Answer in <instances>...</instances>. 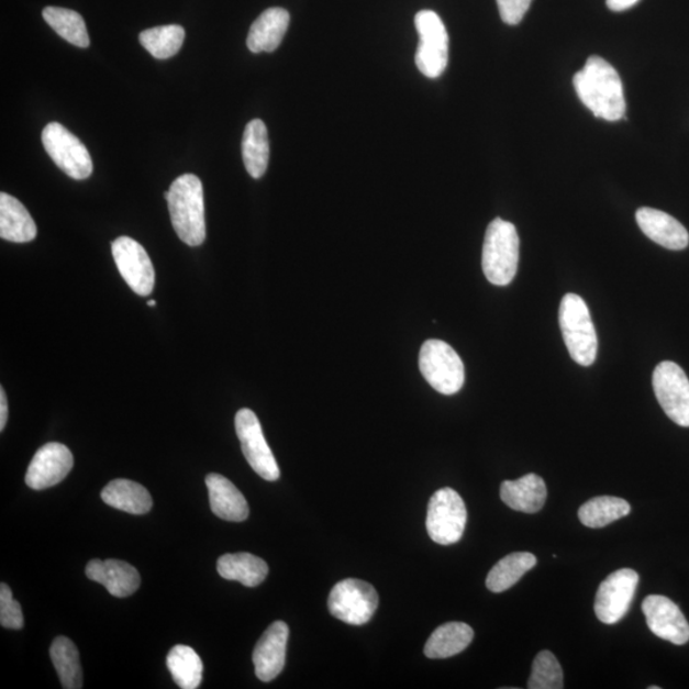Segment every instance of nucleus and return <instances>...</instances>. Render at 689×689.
Listing matches in <instances>:
<instances>
[{"mask_svg":"<svg viewBox=\"0 0 689 689\" xmlns=\"http://www.w3.org/2000/svg\"><path fill=\"white\" fill-rule=\"evenodd\" d=\"M578 99L597 118L608 122L621 121L625 114V100L620 75L612 65L597 55L586 62L574 77Z\"/></svg>","mask_w":689,"mask_h":689,"instance_id":"1","label":"nucleus"},{"mask_svg":"<svg viewBox=\"0 0 689 689\" xmlns=\"http://www.w3.org/2000/svg\"><path fill=\"white\" fill-rule=\"evenodd\" d=\"M166 201L171 224L181 242L198 247L205 240L203 187L200 178L185 174L173 181Z\"/></svg>","mask_w":689,"mask_h":689,"instance_id":"2","label":"nucleus"},{"mask_svg":"<svg viewBox=\"0 0 689 689\" xmlns=\"http://www.w3.org/2000/svg\"><path fill=\"white\" fill-rule=\"evenodd\" d=\"M520 237L509 221L494 219L489 224L482 245V271L490 284L507 287L518 274Z\"/></svg>","mask_w":689,"mask_h":689,"instance_id":"3","label":"nucleus"},{"mask_svg":"<svg viewBox=\"0 0 689 689\" xmlns=\"http://www.w3.org/2000/svg\"><path fill=\"white\" fill-rule=\"evenodd\" d=\"M562 334L571 358L580 366L590 367L598 355V336L588 304L581 297L566 295L559 307Z\"/></svg>","mask_w":689,"mask_h":689,"instance_id":"4","label":"nucleus"},{"mask_svg":"<svg viewBox=\"0 0 689 689\" xmlns=\"http://www.w3.org/2000/svg\"><path fill=\"white\" fill-rule=\"evenodd\" d=\"M419 368L425 381L442 394H455L465 384L462 358L447 343L427 340L419 354Z\"/></svg>","mask_w":689,"mask_h":689,"instance_id":"5","label":"nucleus"},{"mask_svg":"<svg viewBox=\"0 0 689 689\" xmlns=\"http://www.w3.org/2000/svg\"><path fill=\"white\" fill-rule=\"evenodd\" d=\"M467 522L466 505L456 490L443 488L427 504L426 530L433 542L451 545L463 537Z\"/></svg>","mask_w":689,"mask_h":689,"instance_id":"6","label":"nucleus"},{"mask_svg":"<svg viewBox=\"0 0 689 689\" xmlns=\"http://www.w3.org/2000/svg\"><path fill=\"white\" fill-rule=\"evenodd\" d=\"M419 45L415 63L427 78H438L448 65V34L445 23L433 11H421L415 15Z\"/></svg>","mask_w":689,"mask_h":689,"instance_id":"7","label":"nucleus"},{"mask_svg":"<svg viewBox=\"0 0 689 689\" xmlns=\"http://www.w3.org/2000/svg\"><path fill=\"white\" fill-rule=\"evenodd\" d=\"M42 140L47 155L68 177L84 180L91 176L93 164L89 149L66 126L57 122L47 124Z\"/></svg>","mask_w":689,"mask_h":689,"instance_id":"8","label":"nucleus"},{"mask_svg":"<svg viewBox=\"0 0 689 689\" xmlns=\"http://www.w3.org/2000/svg\"><path fill=\"white\" fill-rule=\"evenodd\" d=\"M378 608V593L366 581L347 578L331 590L329 598L330 613L347 624H366Z\"/></svg>","mask_w":689,"mask_h":689,"instance_id":"9","label":"nucleus"},{"mask_svg":"<svg viewBox=\"0 0 689 689\" xmlns=\"http://www.w3.org/2000/svg\"><path fill=\"white\" fill-rule=\"evenodd\" d=\"M235 431L241 441L242 451L252 469L267 481L280 478V467L271 448L267 445L263 426L251 409L237 411Z\"/></svg>","mask_w":689,"mask_h":689,"instance_id":"10","label":"nucleus"},{"mask_svg":"<svg viewBox=\"0 0 689 689\" xmlns=\"http://www.w3.org/2000/svg\"><path fill=\"white\" fill-rule=\"evenodd\" d=\"M653 386L665 414L680 426H689V379L673 362H663L654 370Z\"/></svg>","mask_w":689,"mask_h":689,"instance_id":"11","label":"nucleus"},{"mask_svg":"<svg viewBox=\"0 0 689 689\" xmlns=\"http://www.w3.org/2000/svg\"><path fill=\"white\" fill-rule=\"evenodd\" d=\"M638 581L636 571L623 568L600 584L593 609L601 623L615 624L629 613Z\"/></svg>","mask_w":689,"mask_h":689,"instance_id":"12","label":"nucleus"},{"mask_svg":"<svg viewBox=\"0 0 689 689\" xmlns=\"http://www.w3.org/2000/svg\"><path fill=\"white\" fill-rule=\"evenodd\" d=\"M115 265L129 287L141 297L152 295L155 268L147 252L132 237L121 236L112 243Z\"/></svg>","mask_w":689,"mask_h":689,"instance_id":"13","label":"nucleus"},{"mask_svg":"<svg viewBox=\"0 0 689 689\" xmlns=\"http://www.w3.org/2000/svg\"><path fill=\"white\" fill-rule=\"evenodd\" d=\"M74 464V455L68 447L62 443H47L31 459L26 485L35 490L57 486L73 470Z\"/></svg>","mask_w":689,"mask_h":689,"instance_id":"14","label":"nucleus"},{"mask_svg":"<svg viewBox=\"0 0 689 689\" xmlns=\"http://www.w3.org/2000/svg\"><path fill=\"white\" fill-rule=\"evenodd\" d=\"M643 612L648 629L655 636L675 645L689 641V624L676 603L663 596H651L644 600Z\"/></svg>","mask_w":689,"mask_h":689,"instance_id":"15","label":"nucleus"},{"mask_svg":"<svg viewBox=\"0 0 689 689\" xmlns=\"http://www.w3.org/2000/svg\"><path fill=\"white\" fill-rule=\"evenodd\" d=\"M288 640V624L281 621L269 625L259 638L253 652V664L257 678L263 682H271L282 671L287 659Z\"/></svg>","mask_w":689,"mask_h":689,"instance_id":"16","label":"nucleus"},{"mask_svg":"<svg viewBox=\"0 0 689 689\" xmlns=\"http://www.w3.org/2000/svg\"><path fill=\"white\" fill-rule=\"evenodd\" d=\"M86 576L91 581L105 586V589L115 598L133 596L141 585V576L136 568L126 562L118 559H92L86 567Z\"/></svg>","mask_w":689,"mask_h":689,"instance_id":"17","label":"nucleus"},{"mask_svg":"<svg viewBox=\"0 0 689 689\" xmlns=\"http://www.w3.org/2000/svg\"><path fill=\"white\" fill-rule=\"evenodd\" d=\"M636 220L643 233L662 247L671 251H682L688 247L687 229L667 212L643 208L637 210Z\"/></svg>","mask_w":689,"mask_h":689,"instance_id":"18","label":"nucleus"},{"mask_svg":"<svg viewBox=\"0 0 689 689\" xmlns=\"http://www.w3.org/2000/svg\"><path fill=\"white\" fill-rule=\"evenodd\" d=\"M210 504L213 513L225 521L242 522L249 516V505L241 490L220 474H210L205 478Z\"/></svg>","mask_w":689,"mask_h":689,"instance_id":"19","label":"nucleus"},{"mask_svg":"<svg viewBox=\"0 0 689 689\" xmlns=\"http://www.w3.org/2000/svg\"><path fill=\"white\" fill-rule=\"evenodd\" d=\"M290 23V14L280 7L268 8L251 26L247 46L252 53H273L279 47Z\"/></svg>","mask_w":689,"mask_h":689,"instance_id":"20","label":"nucleus"},{"mask_svg":"<svg viewBox=\"0 0 689 689\" xmlns=\"http://www.w3.org/2000/svg\"><path fill=\"white\" fill-rule=\"evenodd\" d=\"M548 490L536 474H527L518 480H505L501 486L502 501L510 509L524 513H536L545 504Z\"/></svg>","mask_w":689,"mask_h":689,"instance_id":"21","label":"nucleus"},{"mask_svg":"<svg viewBox=\"0 0 689 689\" xmlns=\"http://www.w3.org/2000/svg\"><path fill=\"white\" fill-rule=\"evenodd\" d=\"M37 227L30 212L18 198L0 193V236L13 243L33 242Z\"/></svg>","mask_w":689,"mask_h":689,"instance_id":"22","label":"nucleus"},{"mask_svg":"<svg viewBox=\"0 0 689 689\" xmlns=\"http://www.w3.org/2000/svg\"><path fill=\"white\" fill-rule=\"evenodd\" d=\"M101 499L113 509L132 514H145L153 509V497L136 481L116 479L102 489Z\"/></svg>","mask_w":689,"mask_h":689,"instance_id":"23","label":"nucleus"},{"mask_svg":"<svg viewBox=\"0 0 689 689\" xmlns=\"http://www.w3.org/2000/svg\"><path fill=\"white\" fill-rule=\"evenodd\" d=\"M474 631L463 622H449L432 633L426 641L424 654L430 659H447L463 653L471 644Z\"/></svg>","mask_w":689,"mask_h":689,"instance_id":"24","label":"nucleus"},{"mask_svg":"<svg viewBox=\"0 0 689 689\" xmlns=\"http://www.w3.org/2000/svg\"><path fill=\"white\" fill-rule=\"evenodd\" d=\"M218 573L225 580L256 588L266 580L268 566L264 559L249 553L225 554L218 560Z\"/></svg>","mask_w":689,"mask_h":689,"instance_id":"25","label":"nucleus"},{"mask_svg":"<svg viewBox=\"0 0 689 689\" xmlns=\"http://www.w3.org/2000/svg\"><path fill=\"white\" fill-rule=\"evenodd\" d=\"M243 162L249 176L263 178L269 162V141L266 124L260 119H253L245 126L242 142Z\"/></svg>","mask_w":689,"mask_h":689,"instance_id":"26","label":"nucleus"},{"mask_svg":"<svg viewBox=\"0 0 689 689\" xmlns=\"http://www.w3.org/2000/svg\"><path fill=\"white\" fill-rule=\"evenodd\" d=\"M537 564V559L532 553L516 552L510 554L499 560L498 564L490 569L487 577V588L492 592H503L512 588L520 581L530 569Z\"/></svg>","mask_w":689,"mask_h":689,"instance_id":"27","label":"nucleus"},{"mask_svg":"<svg viewBox=\"0 0 689 689\" xmlns=\"http://www.w3.org/2000/svg\"><path fill=\"white\" fill-rule=\"evenodd\" d=\"M166 665L174 682L181 689H196L201 686L203 664L200 655L186 645L174 646L166 657Z\"/></svg>","mask_w":689,"mask_h":689,"instance_id":"28","label":"nucleus"},{"mask_svg":"<svg viewBox=\"0 0 689 689\" xmlns=\"http://www.w3.org/2000/svg\"><path fill=\"white\" fill-rule=\"evenodd\" d=\"M631 505L627 501L616 497H597L590 499L578 510V519L585 526L591 529L604 527L612 522L629 516Z\"/></svg>","mask_w":689,"mask_h":689,"instance_id":"29","label":"nucleus"},{"mask_svg":"<svg viewBox=\"0 0 689 689\" xmlns=\"http://www.w3.org/2000/svg\"><path fill=\"white\" fill-rule=\"evenodd\" d=\"M51 657L63 688H82V668L73 641L63 636L55 638L51 647Z\"/></svg>","mask_w":689,"mask_h":689,"instance_id":"30","label":"nucleus"},{"mask_svg":"<svg viewBox=\"0 0 689 689\" xmlns=\"http://www.w3.org/2000/svg\"><path fill=\"white\" fill-rule=\"evenodd\" d=\"M43 18L55 33L78 47H89L90 37L81 14L67 8L46 7Z\"/></svg>","mask_w":689,"mask_h":689,"instance_id":"31","label":"nucleus"},{"mask_svg":"<svg viewBox=\"0 0 689 689\" xmlns=\"http://www.w3.org/2000/svg\"><path fill=\"white\" fill-rule=\"evenodd\" d=\"M186 38L179 25L157 26L140 34V43L156 59H169L178 54Z\"/></svg>","mask_w":689,"mask_h":689,"instance_id":"32","label":"nucleus"},{"mask_svg":"<svg viewBox=\"0 0 689 689\" xmlns=\"http://www.w3.org/2000/svg\"><path fill=\"white\" fill-rule=\"evenodd\" d=\"M527 687L530 689L564 688V671L557 657L551 652L538 653L535 657Z\"/></svg>","mask_w":689,"mask_h":689,"instance_id":"33","label":"nucleus"},{"mask_svg":"<svg viewBox=\"0 0 689 689\" xmlns=\"http://www.w3.org/2000/svg\"><path fill=\"white\" fill-rule=\"evenodd\" d=\"M0 624L8 630H22L23 620L22 608L18 600L12 597L10 586L0 585Z\"/></svg>","mask_w":689,"mask_h":689,"instance_id":"34","label":"nucleus"},{"mask_svg":"<svg viewBox=\"0 0 689 689\" xmlns=\"http://www.w3.org/2000/svg\"><path fill=\"white\" fill-rule=\"evenodd\" d=\"M533 0H497L499 14L507 25H519Z\"/></svg>","mask_w":689,"mask_h":689,"instance_id":"35","label":"nucleus"},{"mask_svg":"<svg viewBox=\"0 0 689 689\" xmlns=\"http://www.w3.org/2000/svg\"><path fill=\"white\" fill-rule=\"evenodd\" d=\"M637 2L638 0H607V5L613 12H623L630 10Z\"/></svg>","mask_w":689,"mask_h":689,"instance_id":"36","label":"nucleus"},{"mask_svg":"<svg viewBox=\"0 0 689 689\" xmlns=\"http://www.w3.org/2000/svg\"><path fill=\"white\" fill-rule=\"evenodd\" d=\"M8 419V402L3 388H0V431H4Z\"/></svg>","mask_w":689,"mask_h":689,"instance_id":"37","label":"nucleus"},{"mask_svg":"<svg viewBox=\"0 0 689 689\" xmlns=\"http://www.w3.org/2000/svg\"><path fill=\"white\" fill-rule=\"evenodd\" d=\"M148 305L154 308L156 305L155 300H149Z\"/></svg>","mask_w":689,"mask_h":689,"instance_id":"38","label":"nucleus"},{"mask_svg":"<svg viewBox=\"0 0 689 689\" xmlns=\"http://www.w3.org/2000/svg\"><path fill=\"white\" fill-rule=\"evenodd\" d=\"M659 688L660 687H655V686L648 687V689H659Z\"/></svg>","mask_w":689,"mask_h":689,"instance_id":"39","label":"nucleus"}]
</instances>
